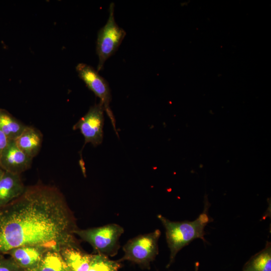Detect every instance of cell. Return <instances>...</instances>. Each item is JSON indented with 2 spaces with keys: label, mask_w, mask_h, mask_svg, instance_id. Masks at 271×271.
<instances>
[{
  "label": "cell",
  "mask_w": 271,
  "mask_h": 271,
  "mask_svg": "<svg viewBox=\"0 0 271 271\" xmlns=\"http://www.w3.org/2000/svg\"><path fill=\"white\" fill-rule=\"evenodd\" d=\"M76 219L61 191L37 183L26 187L18 198L0 207V255L23 246L60 251L80 247Z\"/></svg>",
  "instance_id": "obj_1"
},
{
  "label": "cell",
  "mask_w": 271,
  "mask_h": 271,
  "mask_svg": "<svg viewBox=\"0 0 271 271\" xmlns=\"http://www.w3.org/2000/svg\"><path fill=\"white\" fill-rule=\"evenodd\" d=\"M208 205V203L207 205L206 202L203 212L192 221H172L161 214L157 215L165 229L166 241L170 250V260L167 267L174 262L178 252L194 239L200 238L204 242H207L204 237L205 228L211 221L207 213Z\"/></svg>",
  "instance_id": "obj_2"
},
{
  "label": "cell",
  "mask_w": 271,
  "mask_h": 271,
  "mask_svg": "<svg viewBox=\"0 0 271 271\" xmlns=\"http://www.w3.org/2000/svg\"><path fill=\"white\" fill-rule=\"evenodd\" d=\"M123 232L122 227L112 223L85 229L78 228L75 235L89 243L94 253L112 257L118 253L120 248L119 238Z\"/></svg>",
  "instance_id": "obj_3"
},
{
  "label": "cell",
  "mask_w": 271,
  "mask_h": 271,
  "mask_svg": "<svg viewBox=\"0 0 271 271\" xmlns=\"http://www.w3.org/2000/svg\"><path fill=\"white\" fill-rule=\"evenodd\" d=\"M161 234V231L156 229L130 239L123 246L124 255L118 261H129L143 268L150 269V263L159 253L158 240Z\"/></svg>",
  "instance_id": "obj_4"
},
{
  "label": "cell",
  "mask_w": 271,
  "mask_h": 271,
  "mask_svg": "<svg viewBox=\"0 0 271 271\" xmlns=\"http://www.w3.org/2000/svg\"><path fill=\"white\" fill-rule=\"evenodd\" d=\"M114 4L109 7V17L105 25L98 31L96 51L98 57L97 71H100L105 62L117 50L126 35L125 31L114 20Z\"/></svg>",
  "instance_id": "obj_5"
},
{
  "label": "cell",
  "mask_w": 271,
  "mask_h": 271,
  "mask_svg": "<svg viewBox=\"0 0 271 271\" xmlns=\"http://www.w3.org/2000/svg\"><path fill=\"white\" fill-rule=\"evenodd\" d=\"M76 70L79 78L85 83L87 87L100 99L105 111L108 115L114 128L116 129L115 120L113 114L110 108L109 103L111 100L110 90L108 83L101 76L92 66L85 64L79 63L76 67Z\"/></svg>",
  "instance_id": "obj_6"
},
{
  "label": "cell",
  "mask_w": 271,
  "mask_h": 271,
  "mask_svg": "<svg viewBox=\"0 0 271 271\" xmlns=\"http://www.w3.org/2000/svg\"><path fill=\"white\" fill-rule=\"evenodd\" d=\"M104 108L99 102L91 106L87 112L75 123L73 128L79 129L83 136L85 144L96 147L103 141Z\"/></svg>",
  "instance_id": "obj_7"
},
{
  "label": "cell",
  "mask_w": 271,
  "mask_h": 271,
  "mask_svg": "<svg viewBox=\"0 0 271 271\" xmlns=\"http://www.w3.org/2000/svg\"><path fill=\"white\" fill-rule=\"evenodd\" d=\"M32 160L17 146L15 140H9L0 155V166L5 171L21 175L31 167Z\"/></svg>",
  "instance_id": "obj_8"
},
{
  "label": "cell",
  "mask_w": 271,
  "mask_h": 271,
  "mask_svg": "<svg viewBox=\"0 0 271 271\" xmlns=\"http://www.w3.org/2000/svg\"><path fill=\"white\" fill-rule=\"evenodd\" d=\"M49 249L40 246H23L11 250L7 255L25 271H37L44 254Z\"/></svg>",
  "instance_id": "obj_9"
},
{
  "label": "cell",
  "mask_w": 271,
  "mask_h": 271,
  "mask_svg": "<svg viewBox=\"0 0 271 271\" xmlns=\"http://www.w3.org/2000/svg\"><path fill=\"white\" fill-rule=\"evenodd\" d=\"M26 188L20 174L5 171L0 178V207L20 197Z\"/></svg>",
  "instance_id": "obj_10"
},
{
  "label": "cell",
  "mask_w": 271,
  "mask_h": 271,
  "mask_svg": "<svg viewBox=\"0 0 271 271\" xmlns=\"http://www.w3.org/2000/svg\"><path fill=\"white\" fill-rule=\"evenodd\" d=\"M17 146L26 155L33 159L39 153L43 142V135L34 127L27 126L15 140Z\"/></svg>",
  "instance_id": "obj_11"
},
{
  "label": "cell",
  "mask_w": 271,
  "mask_h": 271,
  "mask_svg": "<svg viewBox=\"0 0 271 271\" xmlns=\"http://www.w3.org/2000/svg\"><path fill=\"white\" fill-rule=\"evenodd\" d=\"M242 271H271V243L253 255L243 265Z\"/></svg>",
  "instance_id": "obj_12"
},
{
  "label": "cell",
  "mask_w": 271,
  "mask_h": 271,
  "mask_svg": "<svg viewBox=\"0 0 271 271\" xmlns=\"http://www.w3.org/2000/svg\"><path fill=\"white\" fill-rule=\"evenodd\" d=\"M26 126L7 111L0 108V130L9 140H16Z\"/></svg>",
  "instance_id": "obj_13"
},
{
  "label": "cell",
  "mask_w": 271,
  "mask_h": 271,
  "mask_svg": "<svg viewBox=\"0 0 271 271\" xmlns=\"http://www.w3.org/2000/svg\"><path fill=\"white\" fill-rule=\"evenodd\" d=\"M37 271H72L60 251L49 250L44 254Z\"/></svg>",
  "instance_id": "obj_14"
},
{
  "label": "cell",
  "mask_w": 271,
  "mask_h": 271,
  "mask_svg": "<svg viewBox=\"0 0 271 271\" xmlns=\"http://www.w3.org/2000/svg\"><path fill=\"white\" fill-rule=\"evenodd\" d=\"M122 264L109 257L98 253L91 254L88 271H118Z\"/></svg>",
  "instance_id": "obj_15"
},
{
  "label": "cell",
  "mask_w": 271,
  "mask_h": 271,
  "mask_svg": "<svg viewBox=\"0 0 271 271\" xmlns=\"http://www.w3.org/2000/svg\"><path fill=\"white\" fill-rule=\"evenodd\" d=\"M0 271H25L10 257L0 255Z\"/></svg>",
  "instance_id": "obj_16"
},
{
  "label": "cell",
  "mask_w": 271,
  "mask_h": 271,
  "mask_svg": "<svg viewBox=\"0 0 271 271\" xmlns=\"http://www.w3.org/2000/svg\"><path fill=\"white\" fill-rule=\"evenodd\" d=\"M9 140L6 137V136L0 130V155L7 146Z\"/></svg>",
  "instance_id": "obj_17"
},
{
  "label": "cell",
  "mask_w": 271,
  "mask_h": 271,
  "mask_svg": "<svg viewBox=\"0 0 271 271\" xmlns=\"http://www.w3.org/2000/svg\"><path fill=\"white\" fill-rule=\"evenodd\" d=\"M199 262L198 261L196 262L195 264V271H199Z\"/></svg>",
  "instance_id": "obj_18"
},
{
  "label": "cell",
  "mask_w": 271,
  "mask_h": 271,
  "mask_svg": "<svg viewBox=\"0 0 271 271\" xmlns=\"http://www.w3.org/2000/svg\"><path fill=\"white\" fill-rule=\"evenodd\" d=\"M4 172H5V171L3 170V169L1 168L0 166V178L2 177V176L4 174Z\"/></svg>",
  "instance_id": "obj_19"
}]
</instances>
